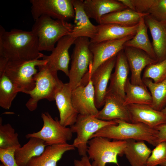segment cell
Here are the masks:
<instances>
[{
  "label": "cell",
  "instance_id": "obj_1",
  "mask_svg": "<svg viewBox=\"0 0 166 166\" xmlns=\"http://www.w3.org/2000/svg\"><path fill=\"white\" fill-rule=\"evenodd\" d=\"M44 54L39 50L38 39L31 30H6L0 26V57L11 61L39 59Z\"/></svg>",
  "mask_w": 166,
  "mask_h": 166
},
{
  "label": "cell",
  "instance_id": "obj_2",
  "mask_svg": "<svg viewBox=\"0 0 166 166\" xmlns=\"http://www.w3.org/2000/svg\"><path fill=\"white\" fill-rule=\"evenodd\" d=\"M114 121L117 124L102 127L93 134L90 139L101 136L115 140L146 141L153 146L157 145L158 131L156 129L141 123H132L120 120Z\"/></svg>",
  "mask_w": 166,
  "mask_h": 166
},
{
  "label": "cell",
  "instance_id": "obj_3",
  "mask_svg": "<svg viewBox=\"0 0 166 166\" xmlns=\"http://www.w3.org/2000/svg\"><path fill=\"white\" fill-rule=\"evenodd\" d=\"M45 60L24 61H11L0 57V72H3L18 89L27 94L35 88L34 76L38 73L36 67L47 63Z\"/></svg>",
  "mask_w": 166,
  "mask_h": 166
},
{
  "label": "cell",
  "instance_id": "obj_4",
  "mask_svg": "<svg viewBox=\"0 0 166 166\" xmlns=\"http://www.w3.org/2000/svg\"><path fill=\"white\" fill-rule=\"evenodd\" d=\"M73 27L67 21L42 15L35 21L31 31L37 37L40 51L51 52L61 38L70 34Z\"/></svg>",
  "mask_w": 166,
  "mask_h": 166
},
{
  "label": "cell",
  "instance_id": "obj_5",
  "mask_svg": "<svg viewBox=\"0 0 166 166\" xmlns=\"http://www.w3.org/2000/svg\"><path fill=\"white\" fill-rule=\"evenodd\" d=\"M38 68V72L34 76L35 87L27 93L30 95V98L26 106L30 111L36 109L40 100L55 101V94L63 83L58 77L57 71L47 63Z\"/></svg>",
  "mask_w": 166,
  "mask_h": 166
},
{
  "label": "cell",
  "instance_id": "obj_6",
  "mask_svg": "<svg viewBox=\"0 0 166 166\" xmlns=\"http://www.w3.org/2000/svg\"><path fill=\"white\" fill-rule=\"evenodd\" d=\"M101 136L93 137L88 141L87 153L93 166H106L112 163L120 166L118 156H122L127 145L126 140H113Z\"/></svg>",
  "mask_w": 166,
  "mask_h": 166
},
{
  "label": "cell",
  "instance_id": "obj_7",
  "mask_svg": "<svg viewBox=\"0 0 166 166\" xmlns=\"http://www.w3.org/2000/svg\"><path fill=\"white\" fill-rule=\"evenodd\" d=\"M90 43L89 38L84 37L76 38L74 42L68 76L72 90L81 84L93 63V56L89 49Z\"/></svg>",
  "mask_w": 166,
  "mask_h": 166
},
{
  "label": "cell",
  "instance_id": "obj_8",
  "mask_svg": "<svg viewBox=\"0 0 166 166\" xmlns=\"http://www.w3.org/2000/svg\"><path fill=\"white\" fill-rule=\"evenodd\" d=\"M116 124L114 120L105 121L93 116L79 114L75 123L70 127L72 132L77 134L72 144L77 149L80 156L86 155L88 142L91 136L104 127Z\"/></svg>",
  "mask_w": 166,
  "mask_h": 166
},
{
  "label": "cell",
  "instance_id": "obj_9",
  "mask_svg": "<svg viewBox=\"0 0 166 166\" xmlns=\"http://www.w3.org/2000/svg\"><path fill=\"white\" fill-rule=\"evenodd\" d=\"M30 2L34 21L42 15L66 21L74 18L72 0H30Z\"/></svg>",
  "mask_w": 166,
  "mask_h": 166
},
{
  "label": "cell",
  "instance_id": "obj_10",
  "mask_svg": "<svg viewBox=\"0 0 166 166\" xmlns=\"http://www.w3.org/2000/svg\"><path fill=\"white\" fill-rule=\"evenodd\" d=\"M130 36L114 40L91 43L89 49L93 56L92 65L89 71L83 78L81 85H86L88 83L90 76L101 65L112 57L117 56L124 47L125 43L132 38Z\"/></svg>",
  "mask_w": 166,
  "mask_h": 166
},
{
  "label": "cell",
  "instance_id": "obj_11",
  "mask_svg": "<svg viewBox=\"0 0 166 166\" xmlns=\"http://www.w3.org/2000/svg\"><path fill=\"white\" fill-rule=\"evenodd\" d=\"M41 117L43 122L42 129L38 132L27 134L26 138H38L47 146L66 143L71 140L73 133L70 128L62 126L59 121L53 119L48 112L42 113Z\"/></svg>",
  "mask_w": 166,
  "mask_h": 166
},
{
  "label": "cell",
  "instance_id": "obj_12",
  "mask_svg": "<svg viewBox=\"0 0 166 166\" xmlns=\"http://www.w3.org/2000/svg\"><path fill=\"white\" fill-rule=\"evenodd\" d=\"M116 59V56L103 63L89 77L94 87L95 105L97 109L104 105L108 83L115 67Z\"/></svg>",
  "mask_w": 166,
  "mask_h": 166
},
{
  "label": "cell",
  "instance_id": "obj_13",
  "mask_svg": "<svg viewBox=\"0 0 166 166\" xmlns=\"http://www.w3.org/2000/svg\"><path fill=\"white\" fill-rule=\"evenodd\" d=\"M71 98L74 108L79 114L93 116L99 111L95 106L94 89L90 79L86 85H80L72 90Z\"/></svg>",
  "mask_w": 166,
  "mask_h": 166
},
{
  "label": "cell",
  "instance_id": "obj_14",
  "mask_svg": "<svg viewBox=\"0 0 166 166\" xmlns=\"http://www.w3.org/2000/svg\"><path fill=\"white\" fill-rule=\"evenodd\" d=\"M123 50L131 73V83L134 85H144L141 77L142 70L148 65L158 62V61L138 49L124 47Z\"/></svg>",
  "mask_w": 166,
  "mask_h": 166
},
{
  "label": "cell",
  "instance_id": "obj_15",
  "mask_svg": "<svg viewBox=\"0 0 166 166\" xmlns=\"http://www.w3.org/2000/svg\"><path fill=\"white\" fill-rule=\"evenodd\" d=\"M93 117L105 121L120 120L131 122L129 110L127 105L124 104V100L108 91L103 109Z\"/></svg>",
  "mask_w": 166,
  "mask_h": 166
},
{
  "label": "cell",
  "instance_id": "obj_16",
  "mask_svg": "<svg viewBox=\"0 0 166 166\" xmlns=\"http://www.w3.org/2000/svg\"><path fill=\"white\" fill-rule=\"evenodd\" d=\"M76 39L70 35L62 37L57 42L51 54L49 55H44L43 59L46 60L47 64L53 69L57 71H61L68 77L70 60L69 50Z\"/></svg>",
  "mask_w": 166,
  "mask_h": 166
},
{
  "label": "cell",
  "instance_id": "obj_17",
  "mask_svg": "<svg viewBox=\"0 0 166 166\" xmlns=\"http://www.w3.org/2000/svg\"><path fill=\"white\" fill-rule=\"evenodd\" d=\"M72 90L69 83H63L55 96V101L59 113V122L64 127H70L74 124L79 115L72 103Z\"/></svg>",
  "mask_w": 166,
  "mask_h": 166
},
{
  "label": "cell",
  "instance_id": "obj_18",
  "mask_svg": "<svg viewBox=\"0 0 166 166\" xmlns=\"http://www.w3.org/2000/svg\"><path fill=\"white\" fill-rule=\"evenodd\" d=\"M127 106L131 123H143L154 129L166 123V115L150 105L132 104Z\"/></svg>",
  "mask_w": 166,
  "mask_h": 166
},
{
  "label": "cell",
  "instance_id": "obj_19",
  "mask_svg": "<svg viewBox=\"0 0 166 166\" xmlns=\"http://www.w3.org/2000/svg\"><path fill=\"white\" fill-rule=\"evenodd\" d=\"M75 10L74 24L71 35L77 38L84 37L93 38L97 32V25H93L90 21L84 9L83 0H72Z\"/></svg>",
  "mask_w": 166,
  "mask_h": 166
},
{
  "label": "cell",
  "instance_id": "obj_20",
  "mask_svg": "<svg viewBox=\"0 0 166 166\" xmlns=\"http://www.w3.org/2000/svg\"><path fill=\"white\" fill-rule=\"evenodd\" d=\"M115 70L110 78V84L107 91H109L124 100L125 97L124 86L130 69L124 50L117 55Z\"/></svg>",
  "mask_w": 166,
  "mask_h": 166
},
{
  "label": "cell",
  "instance_id": "obj_21",
  "mask_svg": "<svg viewBox=\"0 0 166 166\" xmlns=\"http://www.w3.org/2000/svg\"><path fill=\"white\" fill-rule=\"evenodd\" d=\"M152 37V44L158 62L166 58V21H158L149 14L144 17Z\"/></svg>",
  "mask_w": 166,
  "mask_h": 166
},
{
  "label": "cell",
  "instance_id": "obj_22",
  "mask_svg": "<svg viewBox=\"0 0 166 166\" xmlns=\"http://www.w3.org/2000/svg\"><path fill=\"white\" fill-rule=\"evenodd\" d=\"M83 5L89 18L95 20L99 25L103 16L127 8L118 0H85Z\"/></svg>",
  "mask_w": 166,
  "mask_h": 166
},
{
  "label": "cell",
  "instance_id": "obj_23",
  "mask_svg": "<svg viewBox=\"0 0 166 166\" xmlns=\"http://www.w3.org/2000/svg\"><path fill=\"white\" fill-rule=\"evenodd\" d=\"M75 148L73 144L67 143L48 145L41 155L32 158L27 166H57L63 154Z\"/></svg>",
  "mask_w": 166,
  "mask_h": 166
},
{
  "label": "cell",
  "instance_id": "obj_24",
  "mask_svg": "<svg viewBox=\"0 0 166 166\" xmlns=\"http://www.w3.org/2000/svg\"><path fill=\"white\" fill-rule=\"evenodd\" d=\"M97 26V34L93 38L90 39L91 43L117 40L134 36L136 32L138 24L132 26L111 23L98 24Z\"/></svg>",
  "mask_w": 166,
  "mask_h": 166
},
{
  "label": "cell",
  "instance_id": "obj_25",
  "mask_svg": "<svg viewBox=\"0 0 166 166\" xmlns=\"http://www.w3.org/2000/svg\"><path fill=\"white\" fill-rule=\"evenodd\" d=\"M124 155L131 166H145L152 150L143 141L126 140Z\"/></svg>",
  "mask_w": 166,
  "mask_h": 166
},
{
  "label": "cell",
  "instance_id": "obj_26",
  "mask_svg": "<svg viewBox=\"0 0 166 166\" xmlns=\"http://www.w3.org/2000/svg\"><path fill=\"white\" fill-rule=\"evenodd\" d=\"M47 146L40 139L30 138L26 143L16 149L14 156L17 164L18 166H27L29 160L42 154Z\"/></svg>",
  "mask_w": 166,
  "mask_h": 166
},
{
  "label": "cell",
  "instance_id": "obj_27",
  "mask_svg": "<svg viewBox=\"0 0 166 166\" xmlns=\"http://www.w3.org/2000/svg\"><path fill=\"white\" fill-rule=\"evenodd\" d=\"M148 14V13H139L127 8L103 16L100 24L111 23L133 26L138 24L142 17Z\"/></svg>",
  "mask_w": 166,
  "mask_h": 166
},
{
  "label": "cell",
  "instance_id": "obj_28",
  "mask_svg": "<svg viewBox=\"0 0 166 166\" xmlns=\"http://www.w3.org/2000/svg\"><path fill=\"white\" fill-rule=\"evenodd\" d=\"M144 17L141 18L138 24L135 34L132 38L125 43L124 46V47H132L141 50L153 58L157 60L152 43L148 36V28L144 22Z\"/></svg>",
  "mask_w": 166,
  "mask_h": 166
},
{
  "label": "cell",
  "instance_id": "obj_29",
  "mask_svg": "<svg viewBox=\"0 0 166 166\" xmlns=\"http://www.w3.org/2000/svg\"><path fill=\"white\" fill-rule=\"evenodd\" d=\"M124 90V104L125 105L132 104L151 105L152 97L145 85H133L128 78L126 82Z\"/></svg>",
  "mask_w": 166,
  "mask_h": 166
},
{
  "label": "cell",
  "instance_id": "obj_30",
  "mask_svg": "<svg viewBox=\"0 0 166 166\" xmlns=\"http://www.w3.org/2000/svg\"><path fill=\"white\" fill-rule=\"evenodd\" d=\"M142 80L152 97L151 106L156 110L161 111L166 107V79L158 83H154L148 78Z\"/></svg>",
  "mask_w": 166,
  "mask_h": 166
},
{
  "label": "cell",
  "instance_id": "obj_31",
  "mask_svg": "<svg viewBox=\"0 0 166 166\" xmlns=\"http://www.w3.org/2000/svg\"><path fill=\"white\" fill-rule=\"evenodd\" d=\"M19 92L10 79L2 72H0V106L8 109L13 101Z\"/></svg>",
  "mask_w": 166,
  "mask_h": 166
},
{
  "label": "cell",
  "instance_id": "obj_32",
  "mask_svg": "<svg viewBox=\"0 0 166 166\" xmlns=\"http://www.w3.org/2000/svg\"><path fill=\"white\" fill-rule=\"evenodd\" d=\"M0 119V148L6 149L21 147L18 139V134L9 123L2 124Z\"/></svg>",
  "mask_w": 166,
  "mask_h": 166
},
{
  "label": "cell",
  "instance_id": "obj_33",
  "mask_svg": "<svg viewBox=\"0 0 166 166\" xmlns=\"http://www.w3.org/2000/svg\"><path fill=\"white\" fill-rule=\"evenodd\" d=\"M148 78L155 83L166 79V58L164 60L147 66L144 69L142 79Z\"/></svg>",
  "mask_w": 166,
  "mask_h": 166
},
{
  "label": "cell",
  "instance_id": "obj_34",
  "mask_svg": "<svg viewBox=\"0 0 166 166\" xmlns=\"http://www.w3.org/2000/svg\"><path fill=\"white\" fill-rule=\"evenodd\" d=\"M166 166V141L158 144L152 151L145 166Z\"/></svg>",
  "mask_w": 166,
  "mask_h": 166
},
{
  "label": "cell",
  "instance_id": "obj_35",
  "mask_svg": "<svg viewBox=\"0 0 166 166\" xmlns=\"http://www.w3.org/2000/svg\"><path fill=\"white\" fill-rule=\"evenodd\" d=\"M148 13L158 21H166V0H153Z\"/></svg>",
  "mask_w": 166,
  "mask_h": 166
},
{
  "label": "cell",
  "instance_id": "obj_36",
  "mask_svg": "<svg viewBox=\"0 0 166 166\" xmlns=\"http://www.w3.org/2000/svg\"><path fill=\"white\" fill-rule=\"evenodd\" d=\"M16 148H0V160L5 166H18L14 156Z\"/></svg>",
  "mask_w": 166,
  "mask_h": 166
},
{
  "label": "cell",
  "instance_id": "obj_37",
  "mask_svg": "<svg viewBox=\"0 0 166 166\" xmlns=\"http://www.w3.org/2000/svg\"><path fill=\"white\" fill-rule=\"evenodd\" d=\"M153 0H132L136 11L140 13H148Z\"/></svg>",
  "mask_w": 166,
  "mask_h": 166
},
{
  "label": "cell",
  "instance_id": "obj_38",
  "mask_svg": "<svg viewBox=\"0 0 166 166\" xmlns=\"http://www.w3.org/2000/svg\"><path fill=\"white\" fill-rule=\"evenodd\" d=\"M155 129L158 131L157 144L161 142L166 141V123L159 125Z\"/></svg>",
  "mask_w": 166,
  "mask_h": 166
},
{
  "label": "cell",
  "instance_id": "obj_39",
  "mask_svg": "<svg viewBox=\"0 0 166 166\" xmlns=\"http://www.w3.org/2000/svg\"><path fill=\"white\" fill-rule=\"evenodd\" d=\"M90 160L87 155L82 156L80 160H75L74 166H93L90 162Z\"/></svg>",
  "mask_w": 166,
  "mask_h": 166
},
{
  "label": "cell",
  "instance_id": "obj_40",
  "mask_svg": "<svg viewBox=\"0 0 166 166\" xmlns=\"http://www.w3.org/2000/svg\"><path fill=\"white\" fill-rule=\"evenodd\" d=\"M122 3L127 8L135 11L134 6L132 2V0H118Z\"/></svg>",
  "mask_w": 166,
  "mask_h": 166
},
{
  "label": "cell",
  "instance_id": "obj_41",
  "mask_svg": "<svg viewBox=\"0 0 166 166\" xmlns=\"http://www.w3.org/2000/svg\"><path fill=\"white\" fill-rule=\"evenodd\" d=\"M161 111L166 115V107L163 109Z\"/></svg>",
  "mask_w": 166,
  "mask_h": 166
},
{
  "label": "cell",
  "instance_id": "obj_42",
  "mask_svg": "<svg viewBox=\"0 0 166 166\" xmlns=\"http://www.w3.org/2000/svg\"><path fill=\"white\" fill-rule=\"evenodd\" d=\"M0 166H5L3 164H0Z\"/></svg>",
  "mask_w": 166,
  "mask_h": 166
}]
</instances>
